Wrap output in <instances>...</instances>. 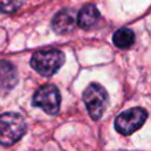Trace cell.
<instances>
[{"label": "cell", "instance_id": "8992f818", "mask_svg": "<svg viewBox=\"0 0 151 151\" xmlns=\"http://www.w3.org/2000/svg\"><path fill=\"white\" fill-rule=\"evenodd\" d=\"M17 83V70L11 63L0 60V96L11 91Z\"/></svg>", "mask_w": 151, "mask_h": 151}, {"label": "cell", "instance_id": "5b68a950", "mask_svg": "<svg viewBox=\"0 0 151 151\" xmlns=\"http://www.w3.org/2000/svg\"><path fill=\"white\" fill-rule=\"evenodd\" d=\"M33 105L48 114H57L60 110V93L55 85H44L33 96Z\"/></svg>", "mask_w": 151, "mask_h": 151}, {"label": "cell", "instance_id": "52a82bcc", "mask_svg": "<svg viewBox=\"0 0 151 151\" xmlns=\"http://www.w3.org/2000/svg\"><path fill=\"white\" fill-rule=\"evenodd\" d=\"M76 25V19L72 11L64 9L61 12H58L57 15L53 17L52 27L55 29V32L57 33H68Z\"/></svg>", "mask_w": 151, "mask_h": 151}, {"label": "cell", "instance_id": "7a4b0ae2", "mask_svg": "<svg viewBox=\"0 0 151 151\" xmlns=\"http://www.w3.org/2000/svg\"><path fill=\"white\" fill-rule=\"evenodd\" d=\"M65 63V55L58 49H44L31 58V66L41 76H53Z\"/></svg>", "mask_w": 151, "mask_h": 151}, {"label": "cell", "instance_id": "277c9868", "mask_svg": "<svg viewBox=\"0 0 151 151\" xmlns=\"http://www.w3.org/2000/svg\"><path fill=\"white\" fill-rule=\"evenodd\" d=\"M147 119V111L142 107H134L121 113L115 119V130L123 135H129L137 131L143 126L145 121Z\"/></svg>", "mask_w": 151, "mask_h": 151}, {"label": "cell", "instance_id": "9c48e42d", "mask_svg": "<svg viewBox=\"0 0 151 151\" xmlns=\"http://www.w3.org/2000/svg\"><path fill=\"white\" fill-rule=\"evenodd\" d=\"M134 32L129 28H119L114 35H113V42L119 49H127L134 42Z\"/></svg>", "mask_w": 151, "mask_h": 151}, {"label": "cell", "instance_id": "30bf717a", "mask_svg": "<svg viewBox=\"0 0 151 151\" xmlns=\"http://www.w3.org/2000/svg\"><path fill=\"white\" fill-rule=\"evenodd\" d=\"M24 4V0H0V12L12 13Z\"/></svg>", "mask_w": 151, "mask_h": 151}, {"label": "cell", "instance_id": "ba28073f", "mask_svg": "<svg viewBox=\"0 0 151 151\" xmlns=\"http://www.w3.org/2000/svg\"><path fill=\"white\" fill-rule=\"evenodd\" d=\"M98 19H99V12H98V9H97V7L93 4H88L78 13L77 24L80 28L88 29V28H90V27H93L94 24L98 21Z\"/></svg>", "mask_w": 151, "mask_h": 151}, {"label": "cell", "instance_id": "6da1fadb", "mask_svg": "<svg viewBox=\"0 0 151 151\" xmlns=\"http://www.w3.org/2000/svg\"><path fill=\"white\" fill-rule=\"evenodd\" d=\"M27 125L17 113H4L0 115V143L12 146L25 134Z\"/></svg>", "mask_w": 151, "mask_h": 151}, {"label": "cell", "instance_id": "3957f363", "mask_svg": "<svg viewBox=\"0 0 151 151\" xmlns=\"http://www.w3.org/2000/svg\"><path fill=\"white\" fill-rule=\"evenodd\" d=\"M88 111L94 121L99 119L104 115V111L109 104V96L104 86L99 83H90L82 94Z\"/></svg>", "mask_w": 151, "mask_h": 151}]
</instances>
